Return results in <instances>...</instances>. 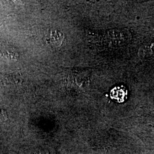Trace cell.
Masks as SVG:
<instances>
[{"label": "cell", "instance_id": "6da1fadb", "mask_svg": "<svg viewBox=\"0 0 154 154\" xmlns=\"http://www.w3.org/2000/svg\"><path fill=\"white\" fill-rule=\"evenodd\" d=\"M127 91L126 89L122 87L118 86L113 88L111 91V97L112 99L118 102H123L126 98Z\"/></svg>", "mask_w": 154, "mask_h": 154}, {"label": "cell", "instance_id": "7a4b0ae2", "mask_svg": "<svg viewBox=\"0 0 154 154\" xmlns=\"http://www.w3.org/2000/svg\"><path fill=\"white\" fill-rule=\"evenodd\" d=\"M64 38V35L62 33L60 32H58L57 30L55 31H51L50 33L49 40L50 43L53 45L55 47H58L61 46Z\"/></svg>", "mask_w": 154, "mask_h": 154}, {"label": "cell", "instance_id": "3957f363", "mask_svg": "<svg viewBox=\"0 0 154 154\" xmlns=\"http://www.w3.org/2000/svg\"><path fill=\"white\" fill-rule=\"evenodd\" d=\"M0 50V55L5 58L11 60H17L18 58V54L10 46H4Z\"/></svg>", "mask_w": 154, "mask_h": 154}, {"label": "cell", "instance_id": "277c9868", "mask_svg": "<svg viewBox=\"0 0 154 154\" xmlns=\"http://www.w3.org/2000/svg\"><path fill=\"white\" fill-rule=\"evenodd\" d=\"M39 154H49V152L47 151H39Z\"/></svg>", "mask_w": 154, "mask_h": 154}]
</instances>
